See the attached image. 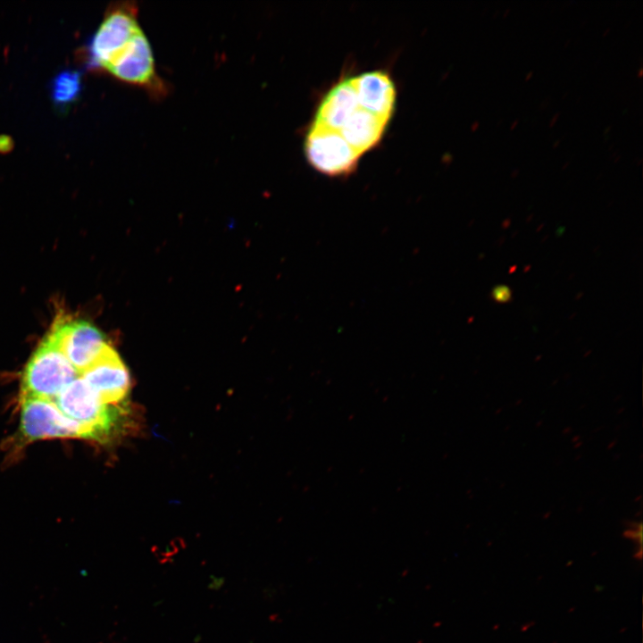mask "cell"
<instances>
[{"mask_svg": "<svg viewBox=\"0 0 643 643\" xmlns=\"http://www.w3.org/2000/svg\"><path fill=\"white\" fill-rule=\"evenodd\" d=\"M389 120L365 108L358 99L353 77L335 84L318 105L310 127L333 132L361 158L378 145Z\"/></svg>", "mask_w": 643, "mask_h": 643, "instance_id": "obj_1", "label": "cell"}, {"mask_svg": "<svg viewBox=\"0 0 643 643\" xmlns=\"http://www.w3.org/2000/svg\"><path fill=\"white\" fill-rule=\"evenodd\" d=\"M21 430L29 441L46 438L96 440L86 427L64 415L53 400L22 397Z\"/></svg>", "mask_w": 643, "mask_h": 643, "instance_id": "obj_5", "label": "cell"}, {"mask_svg": "<svg viewBox=\"0 0 643 643\" xmlns=\"http://www.w3.org/2000/svg\"><path fill=\"white\" fill-rule=\"evenodd\" d=\"M361 104L372 113L390 121L396 103L395 84L385 71H372L353 76Z\"/></svg>", "mask_w": 643, "mask_h": 643, "instance_id": "obj_10", "label": "cell"}, {"mask_svg": "<svg viewBox=\"0 0 643 643\" xmlns=\"http://www.w3.org/2000/svg\"><path fill=\"white\" fill-rule=\"evenodd\" d=\"M79 376L108 405H118L126 398L129 375L117 352L108 344Z\"/></svg>", "mask_w": 643, "mask_h": 643, "instance_id": "obj_9", "label": "cell"}, {"mask_svg": "<svg viewBox=\"0 0 643 643\" xmlns=\"http://www.w3.org/2000/svg\"><path fill=\"white\" fill-rule=\"evenodd\" d=\"M642 72H643V69L640 68V69L639 70L638 76H639V77H641V76H642Z\"/></svg>", "mask_w": 643, "mask_h": 643, "instance_id": "obj_18", "label": "cell"}, {"mask_svg": "<svg viewBox=\"0 0 643 643\" xmlns=\"http://www.w3.org/2000/svg\"><path fill=\"white\" fill-rule=\"evenodd\" d=\"M609 30H610V29H607L604 32L603 35L605 36L606 33H608Z\"/></svg>", "mask_w": 643, "mask_h": 643, "instance_id": "obj_22", "label": "cell"}, {"mask_svg": "<svg viewBox=\"0 0 643 643\" xmlns=\"http://www.w3.org/2000/svg\"><path fill=\"white\" fill-rule=\"evenodd\" d=\"M492 296L497 302L505 303L511 298V290L507 286H497L493 289Z\"/></svg>", "mask_w": 643, "mask_h": 643, "instance_id": "obj_12", "label": "cell"}, {"mask_svg": "<svg viewBox=\"0 0 643 643\" xmlns=\"http://www.w3.org/2000/svg\"><path fill=\"white\" fill-rule=\"evenodd\" d=\"M518 121H519V120H518V119H515V120L512 122L510 129H514V127H516Z\"/></svg>", "mask_w": 643, "mask_h": 643, "instance_id": "obj_16", "label": "cell"}, {"mask_svg": "<svg viewBox=\"0 0 643 643\" xmlns=\"http://www.w3.org/2000/svg\"><path fill=\"white\" fill-rule=\"evenodd\" d=\"M479 126H480V122L476 121H474L473 124L472 125V130H475V129H478Z\"/></svg>", "mask_w": 643, "mask_h": 643, "instance_id": "obj_14", "label": "cell"}, {"mask_svg": "<svg viewBox=\"0 0 643 643\" xmlns=\"http://www.w3.org/2000/svg\"><path fill=\"white\" fill-rule=\"evenodd\" d=\"M80 88V74L79 71H62L52 82L51 93L53 100L58 104H68L78 97Z\"/></svg>", "mask_w": 643, "mask_h": 643, "instance_id": "obj_11", "label": "cell"}, {"mask_svg": "<svg viewBox=\"0 0 643 643\" xmlns=\"http://www.w3.org/2000/svg\"><path fill=\"white\" fill-rule=\"evenodd\" d=\"M48 333L79 374L97 358L107 344L102 332L90 322L63 315L56 318Z\"/></svg>", "mask_w": 643, "mask_h": 643, "instance_id": "obj_7", "label": "cell"}, {"mask_svg": "<svg viewBox=\"0 0 643 643\" xmlns=\"http://www.w3.org/2000/svg\"><path fill=\"white\" fill-rule=\"evenodd\" d=\"M559 142H560V140H556V141L555 142L553 147L555 148L556 146H558V145H559Z\"/></svg>", "mask_w": 643, "mask_h": 643, "instance_id": "obj_20", "label": "cell"}, {"mask_svg": "<svg viewBox=\"0 0 643 643\" xmlns=\"http://www.w3.org/2000/svg\"><path fill=\"white\" fill-rule=\"evenodd\" d=\"M308 163L317 171L331 177L355 171L360 157L338 135L309 127L305 139Z\"/></svg>", "mask_w": 643, "mask_h": 643, "instance_id": "obj_8", "label": "cell"}, {"mask_svg": "<svg viewBox=\"0 0 643 643\" xmlns=\"http://www.w3.org/2000/svg\"><path fill=\"white\" fill-rule=\"evenodd\" d=\"M116 79L159 96L166 88L158 76L150 43L140 30L104 69Z\"/></svg>", "mask_w": 643, "mask_h": 643, "instance_id": "obj_6", "label": "cell"}, {"mask_svg": "<svg viewBox=\"0 0 643 643\" xmlns=\"http://www.w3.org/2000/svg\"><path fill=\"white\" fill-rule=\"evenodd\" d=\"M140 30L135 3L124 2L112 7L90 41L88 65L104 70Z\"/></svg>", "mask_w": 643, "mask_h": 643, "instance_id": "obj_4", "label": "cell"}, {"mask_svg": "<svg viewBox=\"0 0 643 643\" xmlns=\"http://www.w3.org/2000/svg\"><path fill=\"white\" fill-rule=\"evenodd\" d=\"M509 12H510V8L508 7L505 9V11L504 13V17H505L509 13Z\"/></svg>", "mask_w": 643, "mask_h": 643, "instance_id": "obj_17", "label": "cell"}, {"mask_svg": "<svg viewBox=\"0 0 643 643\" xmlns=\"http://www.w3.org/2000/svg\"><path fill=\"white\" fill-rule=\"evenodd\" d=\"M532 75H533V71H530L525 76V80H529Z\"/></svg>", "mask_w": 643, "mask_h": 643, "instance_id": "obj_15", "label": "cell"}, {"mask_svg": "<svg viewBox=\"0 0 643 643\" xmlns=\"http://www.w3.org/2000/svg\"><path fill=\"white\" fill-rule=\"evenodd\" d=\"M569 163H570V162L565 163H564L565 165H564L563 168H566Z\"/></svg>", "mask_w": 643, "mask_h": 643, "instance_id": "obj_21", "label": "cell"}, {"mask_svg": "<svg viewBox=\"0 0 643 643\" xmlns=\"http://www.w3.org/2000/svg\"><path fill=\"white\" fill-rule=\"evenodd\" d=\"M559 115H560V112H557V113H555V115L551 118L550 122H549V126H550V127H552V126L555 125V123L556 122Z\"/></svg>", "mask_w": 643, "mask_h": 643, "instance_id": "obj_13", "label": "cell"}, {"mask_svg": "<svg viewBox=\"0 0 643 643\" xmlns=\"http://www.w3.org/2000/svg\"><path fill=\"white\" fill-rule=\"evenodd\" d=\"M53 401L64 415L88 429L97 441L113 435L127 414L121 405L105 404L80 376Z\"/></svg>", "mask_w": 643, "mask_h": 643, "instance_id": "obj_3", "label": "cell"}, {"mask_svg": "<svg viewBox=\"0 0 643 643\" xmlns=\"http://www.w3.org/2000/svg\"><path fill=\"white\" fill-rule=\"evenodd\" d=\"M518 172H519V170L516 169V170L513 171L512 174L515 176Z\"/></svg>", "mask_w": 643, "mask_h": 643, "instance_id": "obj_19", "label": "cell"}, {"mask_svg": "<svg viewBox=\"0 0 643 643\" xmlns=\"http://www.w3.org/2000/svg\"><path fill=\"white\" fill-rule=\"evenodd\" d=\"M79 376V373L47 333L24 368L22 397L54 400Z\"/></svg>", "mask_w": 643, "mask_h": 643, "instance_id": "obj_2", "label": "cell"}]
</instances>
